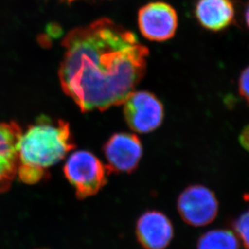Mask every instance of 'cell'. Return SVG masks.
Listing matches in <instances>:
<instances>
[{"mask_svg": "<svg viewBox=\"0 0 249 249\" xmlns=\"http://www.w3.org/2000/svg\"><path fill=\"white\" fill-rule=\"evenodd\" d=\"M62 46L61 85L82 112L124 104L146 72L147 48L107 18L73 29Z\"/></svg>", "mask_w": 249, "mask_h": 249, "instance_id": "1", "label": "cell"}, {"mask_svg": "<svg viewBox=\"0 0 249 249\" xmlns=\"http://www.w3.org/2000/svg\"><path fill=\"white\" fill-rule=\"evenodd\" d=\"M75 147L68 123L39 122L22 133L18 145L19 163L46 168L54 165Z\"/></svg>", "mask_w": 249, "mask_h": 249, "instance_id": "2", "label": "cell"}, {"mask_svg": "<svg viewBox=\"0 0 249 249\" xmlns=\"http://www.w3.org/2000/svg\"><path fill=\"white\" fill-rule=\"evenodd\" d=\"M67 180L75 189L79 199H85L97 194L107 182L109 173L107 166L93 154L86 151L74 152L65 164Z\"/></svg>", "mask_w": 249, "mask_h": 249, "instance_id": "3", "label": "cell"}, {"mask_svg": "<svg viewBox=\"0 0 249 249\" xmlns=\"http://www.w3.org/2000/svg\"><path fill=\"white\" fill-rule=\"evenodd\" d=\"M178 212L184 222L193 227H203L212 223L218 214L215 194L207 187H187L178 201Z\"/></svg>", "mask_w": 249, "mask_h": 249, "instance_id": "4", "label": "cell"}, {"mask_svg": "<svg viewBox=\"0 0 249 249\" xmlns=\"http://www.w3.org/2000/svg\"><path fill=\"white\" fill-rule=\"evenodd\" d=\"M124 118L134 131L149 133L163 123V105L153 94L134 91L124 101Z\"/></svg>", "mask_w": 249, "mask_h": 249, "instance_id": "5", "label": "cell"}, {"mask_svg": "<svg viewBox=\"0 0 249 249\" xmlns=\"http://www.w3.org/2000/svg\"><path fill=\"white\" fill-rule=\"evenodd\" d=\"M138 24L141 34L146 39L167 41L175 36L178 27V13L167 2H149L139 10Z\"/></svg>", "mask_w": 249, "mask_h": 249, "instance_id": "6", "label": "cell"}, {"mask_svg": "<svg viewBox=\"0 0 249 249\" xmlns=\"http://www.w3.org/2000/svg\"><path fill=\"white\" fill-rule=\"evenodd\" d=\"M105 155L109 173H131L136 169L142 155V146L134 134H113L105 145Z\"/></svg>", "mask_w": 249, "mask_h": 249, "instance_id": "7", "label": "cell"}, {"mask_svg": "<svg viewBox=\"0 0 249 249\" xmlns=\"http://www.w3.org/2000/svg\"><path fill=\"white\" fill-rule=\"evenodd\" d=\"M22 131L14 123H0V194L9 189L19 167L18 145Z\"/></svg>", "mask_w": 249, "mask_h": 249, "instance_id": "8", "label": "cell"}, {"mask_svg": "<svg viewBox=\"0 0 249 249\" xmlns=\"http://www.w3.org/2000/svg\"><path fill=\"white\" fill-rule=\"evenodd\" d=\"M173 235L169 218L159 211H147L137 222V239L145 249H165Z\"/></svg>", "mask_w": 249, "mask_h": 249, "instance_id": "9", "label": "cell"}, {"mask_svg": "<svg viewBox=\"0 0 249 249\" xmlns=\"http://www.w3.org/2000/svg\"><path fill=\"white\" fill-rule=\"evenodd\" d=\"M235 7L231 0H198L195 6V17L204 29L222 31L235 19Z\"/></svg>", "mask_w": 249, "mask_h": 249, "instance_id": "10", "label": "cell"}, {"mask_svg": "<svg viewBox=\"0 0 249 249\" xmlns=\"http://www.w3.org/2000/svg\"><path fill=\"white\" fill-rule=\"evenodd\" d=\"M240 243L235 233L225 229L209 231L199 238L196 249H239Z\"/></svg>", "mask_w": 249, "mask_h": 249, "instance_id": "11", "label": "cell"}, {"mask_svg": "<svg viewBox=\"0 0 249 249\" xmlns=\"http://www.w3.org/2000/svg\"><path fill=\"white\" fill-rule=\"evenodd\" d=\"M17 174L23 182L29 185H34L46 178V170L36 166L19 163Z\"/></svg>", "mask_w": 249, "mask_h": 249, "instance_id": "12", "label": "cell"}, {"mask_svg": "<svg viewBox=\"0 0 249 249\" xmlns=\"http://www.w3.org/2000/svg\"><path fill=\"white\" fill-rule=\"evenodd\" d=\"M244 197L245 201L249 202V194H245ZM232 226L245 249H249V207L247 211L234 220Z\"/></svg>", "mask_w": 249, "mask_h": 249, "instance_id": "13", "label": "cell"}, {"mask_svg": "<svg viewBox=\"0 0 249 249\" xmlns=\"http://www.w3.org/2000/svg\"><path fill=\"white\" fill-rule=\"evenodd\" d=\"M239 91L240 96L249 104V66L240 74L239 79Z\"/></svg>", "mask_w": 249, "mask_h": 249, "instance_id": "14", "label": "cell"}, {"mask_svg": "<svg viewBox=\"0 0 249 249\" xmlns=\"http://www.w3.org/2000/svg\"><path fill=\"white\" fill-rule=\"evenodd\" d=\"M240 142L246 151H249V124L246 125L240 133Z\"/></svg>", "mask_w": 249, "mask_h": 249, "instance_id": "15", "label": "cell"}, {"mask_svg": "<svg viewBox=\"0 0 249 249\" xmlns=\"http://www.w3.org/2000/svg\"><path fill=\"white\" fill-rule=\"evenodd\" d=\"M47 32L51 35L58 36L62 33V29H61L60 26L58 24L51 23V24H49L48 26H47Z\"/></svg>", "mask_w": 249, "mask_h": 249, "instance_id": "16", "label": "cell"}, {"mask_svg": "<svg viewBox=\"0 0 249 249\" xmlns=\"http://www.w3.org/2000/svg\"><path fill=\"white\" fill-rule=\"evenodd\" d=\"M245 17H246V22H247L248 27L249 28V4L248 5L246 13H245Z\"/></svg>", "mask_w": 249, "mask_h": 249, "instance_id": "17", "label": "cell"}, {"mask_svg": "<svg viewBox=\"0 0 249 249\" xmlns=\"http://www.w3.org/2000/svg\"><path fill=\"white\" fill-rule=\"evenodd\" d=\"M68 2H72V1H74V0H67Z\"/></svg>", "mask_w": 249, "mask_h": 249, "instance_id": "18", "label": "cell"}]
</instances>
